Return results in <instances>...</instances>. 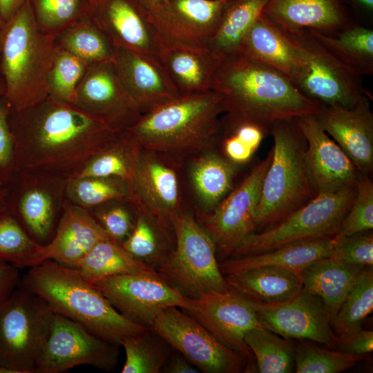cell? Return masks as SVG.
Instances as JSON below:
<instances>
[{"mask_svg":"<svg viewBox=\"0 0 373 373\" xmlns=\"http://www.w3.org/2000/svg\"><path fill=\"white\" fill-rule=\"evenodd\" d=\"M271 149L242 182L204 217V229L213 239L216 253L224 258L249 234L255 232V218L264 177L270 165Z\"/></svg>","mask_w":373,"mask_h":373,"instance_id":"cell-15","label":"cell"},{"mask_svg":"<svg viewBox=\"0 0 373 373\" xmlns=\"http://www.w3.org/2000/svg\"><path fill=\"white\" fill-rule=\"evenodd\" d=\"M227 2L166 0L148 11L162 44L207 46Z\"/></svg>","mask_w":373,"mask_h":373,"instance_id":"cell-20","label":"cell"},{"mask_svg":"<svg viewBox=\"0 0 373 373\" xmlns=\"http://www.w3.org/2000/svg\"><path fill=\"white\" fill-rule=\"evenodd\" d=\"M54 312L39 296L18 287L0 301V367L36 373Z\"/></svg>","mask_w":373,"mask_h":373,"instance_id":"cell-8","label":"cell"},{"mask_svg":"<svg viewBox=\"0 0 373 373\" xmlns=\"http://www.w3.org/2000/svg\"><path fill=\"white\" fill-rule=\"evenodd\" d=\"M10 107L0 96V186L3 187L15 171V144L8 117Z\"/></svg>","mask_w":373,"mask_h":373,"instance_id":"cell-51","label":"cell"},{"mask_svg":"<svg viewBox=\"0 0 373 373\" xmlns=\"http://www.w3.org/2000/svg\"><path fill=\"white\" fill-rule=\"evenodd\" d=\"M37 26L55 36L76 22L91 16L93 0H28Z\"/></svg>","mask_w":373,"mask_h":373,"instance_id":"cell-43","label":"cell"},{"mask_svg":"<svg viewBox=\"0 0 373 373\" xmlns=\"http://www.w3.org/2000/svg\"><path fill=\"white\" fill-rule=\"evenodd\" d=\"M89 66L72 54L56 48L48 79V97L74 105L77 89Z\"/></svg>","mask_w":373,"mask_h":373,"instance_id":"cell-45","label":"cell"},{"mask_svg":"<svg viewBox=\"0 0 373 373\" xmlns=\"http://www.w3.org/2000/svg\"><path fill=\"white\" fill-rule=\"evenodd\" d=\"M372 96H363L355 105H324L316 115L321 126L344 151L358 172L373 171V113Z\"/></svg>","mask_w":373,"mask_h":373,"instance_id":"cell-23","label":"cell"},{"mask_svg":"<svg viewBox=\"0 0 373 373\" xmlns=\"http://www.w3.org/2000/svg\"><path fill=\"white\" fill-rule=\"evenodd\" d=\"M0 261L19 269L45 261L43 245L30 237L8 209L0 213Z\"/></svg>","mask_w":373,"mask_h":373,"instance_id":"cell-41","label":"cell"},{"mask_svg":"<svg viewBox=\"0 0 373 373\" xmlns=\"http://www.w3.org/2000/svg\"><path fill=\"white\" fill-rule=\"evenodd\" d=\"M73 268L90 283L127 274H160L155 268L135 259L119 242L111 238L96 244Z\"/></svg>","mask_w":373,"mask_h":373,"instance_id":"cell-35","label":"cell"},{"mask_svg":"<svg viewBox=\"0 0 373 373\" xmlns=\"http://www.w3.org/2000/svg\"><path fill=\"white\" fill-rule=\"evenodd\" d=\"M121 345L126 354L122 373L161 372L173 350L150 327L125 337Z\"/></svg>","mask_w":373,"mask_h":373,"instance_id":"cell-39","label":"cell"},{"mask_svg":"<svg viewBox=\"0 0 373 373\" xmlns=\"http://www.w3.org/2000/svg\"><path fill=\"white\" fill-rule=\"evenodd\" d=\"M19 286L39 296L55 313L117 345L125 337L149 328L124 317L76 269L52 260L29 268Z\"/></svg>","mask_w":373,"mask_h":373,"instance_id":"cell-3","label":"cell"},{"mask_svg":"<svg viewBox=\"0 0 373 373\" xmlns=\"http://www.w3.org/2000/svg\"><path fill=\"white\" fill-rule=\"evenodd\" d=\"M171 226L175 247L156 268L158 273L189 298L228 290L214 242L202 225L180 209L171 219Z\"/></svg>","mask_w":373,"mask_h":373,"instance_id":"cell-7","label":"cell"},{"mask_svg":"<svg viewBox=\"0 0 373 373\" xmlns=\"http://www.w3.org/2000/svg\"><path fill=\"white\" fill-rule=\"evenodd\" d=\"M158 60L180 95L211 90L219 60L207 46L162 44Z\"/></svg>","mask_w":373,"mask_h":373,"instance_id":"cell-28","label":"cell"},{"mask_svg":"<svg viewBox=\"0 0 373 373\" xmlns=\"http://www.w3.org/2000/svg\"><path fill=\"white\" fill-rule=\"evenodd\" d=\"M143 148L128 131L117 133L102 149L68 177L116 178L128 182Z\"/></svg>","mask_w":373,"mask_h":373,"instance_id":"cell-33","label":"cell"},{"mask_svg":"<svg viewBox=\"0 0 373 373\" xmlns=\"http://www.w3.org/2000/svg\"><path fill=\"white\" fill-rule=\"evenodd\" d=\"M26 0H0V15L4 22L8 21Z\"/></svg>","mask_w":373,"mask_h":373,"instance_id":"cell-55","label":"cell"},{"mask_svg":"<svg viewBox=\"0 0 373 373\" xmlns=\"http://www.w3.org/2000/svg\"><path fill=\"white\" fill-rule=\"evenodd\" d=\"M299 46L303 68L296 84L307 97L323 105L350 108L372 96L357 75L336 59L308 29H286Z\"/></svg>","mask_w":373,"mask_h":373,"instance_id":"cell-11","label":"cell"},{"mask_svg":"<svg viewBox=\"0 0 373 373\" xmlns=\"http://www.w3.org/2000/svg\"><path fill=\"white\" fill-rule=\"evenodd\" d=\"M363 268L330 256L318 259L300 272L303 289L322 300L332 322Z\"/></svg>","mask_w":373,"mask_h":373,"instance_id":"cell-31","label":"cell"},{"mask_svg":"<svg viewBox=\"0 0 373 373\" xmlns=\"http://www.w3.org/2000/svg\"><path fill=\"white\" fill-rule=\"evenodd\" d=\"M180 309L169 307L163 309L150 328L202 372L240 373L249 370L247 360Z\"/></svg>","mask_w":373,"mask_h":373,"instance_id":"cell-12","label":"cell"},{"mask_svg":"<svg viewBox=\"0 0 373 373\" xmlns=\"http://www.w3.org/2000/svg\"><path fill=\"white\" fill-rule=\"evenodd\" d=\"M172 236L152 219L135 211L133 227L120 244L135 259L156 269L172 251L168 247Z\"/></svg>","mask_w":373,"mask_h":373,"instance_id":"cell-40","label":"cell"},{"mask_svg":"<svg viewBox=\"0 0 373 373\" xmlns=\"http://www.w3.org/2000/svg\"><path fill=\"white\" fill-rule=\"evenodd\" d=\"M365 358L357 355L322 348L314 343L295 344V372L338 373L347 370Z\"/></svg>","mask_w":373,"mask_h":373,"instance_id":"cell-46","label":"cell"},{"mask_svg":"<svg viewBox=\"0 0 373 373\" xmlns=\"http://www.w3.org/2000/svg\"><path fill=\"white\" fill-rule=\"evenodd\" d=\"M55 37L37 26L28 0L4 23L0 36V75L3 97L20 111L48 97V79L53 61Z\"/></svg>","mask_w":373,"mask_h":373,"instance_id":"cell-5","label":"cell"},{"mask_svg":"<svg viewBox=\"0 0 373 373\" xmlns=\"http://www.w3.org/2000/svg\"><path fill=\"white\" fill-rule=\"evenodd\" d=\"M147 11L166 0H136Z\"/></svg>","mask_w":373,"mask_h":373,"instance_id":"cell-56","label":"cell"},{"mask_svg":"<svg viewBox=\"0 0 373 373\" xmlns=\"http://www.w3.org/2000/svg\"><path fill=\"white\" fill-rule=\"evenodd\" d=\"M339 351L352 354L365 355L373 350V332L362 327L337 336Z\"/></svg>","mask_w":373,"mask_h":373,"instance_id":"cell-52","label":"cell"},{"mask_svg":"<svg viewBox=\"0 0 373 373\" xmlns=\"http://www.w3.org/2000/svg\"><path fill=\"white\" fill-rule=\"evenodd\" d=\"M191 307L182 309L205 327L220 343L249 362L254 356L245 342L251 329L262 327L251 299L229 288L190 298Z\"/></svg>","mask_w":373,"mask_h":373,"instance_id":"cell-16","label":"cell"},{"mask_svg":"<svg viewBox=\"0 0 373 373\" xmlns=\"http://www.w3.org/2000/svg\"><path fill=\"white\" fill-rule=\"evenodd\" d=\"M330 257L351 265L372 267L373 234L372 230L343 236L338 233Z\"/></svg>","mask_w":373,"mask_h":373,"instance_id":"cell-49","label":"cell"},{"mask_svg":"<svg viewBox=\"0 0 373 373\" xmlns=\"http://www.w3.org/2000/svg\"><path fill=\"white\" fill-rule=\"evenodd\" d=\"M252 302L262 327L286 338L308 340L330 349L337 347V336L332 330L331 319L318 296L303 289L283 303Z\"/></svg>","mask_w":373,"mask_h":373,"instance_id":"cell-18","label":"cell"},{"mask_svg":"<svg viewBox=\"0 0 373 373\" xmlns=\"http://www.w3.org/2000/svg\"><path fill=\"white\" fill-rule=\"evenodd\" d=\"M128 182V202L135 211L148 216L164 231L173 235L171 219L180 209L178 180L174 169L143 149Z\"/></svg>","mask_w":373,"mask_h":373,"instance_id":"cell-19","label":"cell"},{"mask_svg":"<svg viewBox=\"0 0 373 373\" xmlns=\"http://www.w3.org/2000/svg\"><path fill=\"white\" fill-rule=\"evenodd\" d=\"M4 21H3L1 17V15H0V36H1V32H2V29H3V25H4Z\"/></svg>","mask_w":373,"mask_h":373,"instance_id":"cell-60","label":"cell"},{"mask_svg":"<svg viewBox=\"0 0 373 373\" xmlns=\"http://www.w3.org/2000/svg\"><path fill=\"white\" fill-rule=\"evenodd\" d=\"M211 90L221 97L222 124L251 123L268 133L278 121L317 115L324 106L280 71L240 55L220 62Z\"/></svg>","mask_w":373,"mask_h":373,"instance_id":"cell-2","label":"cell"},{"mask_svg":"<svg viewBox=\"0 0 373 373\" xmlns=\"http://www.w3.org/2000/svg\"><path fill=\"white\" fill-rule=\"evenodd\" d=\"M220 131L225 135L222 143L224 155L238 165L251 160L268 134L265 129L251 123L227 125L220 122Z\"/></svg>","mask_w":373,"mask_h":373,"instance_id":"cell-47","label":"cell"},{"mask_svg":"<svg viewBox=\"0 0 373 373\" xmlns=\"http://www.w3.org/2000/svg\"><path fill=\"white\" fill-rule=\"evenodd\" d=\"M238 55L280 71L295 86L303 68L300 48L288 30L263 15L243 37Z\"/></svg>","mask_w":373,"mask_h":373,"instance_id":"cell-25","label":"cell"},{"mask_svg":"<svg viewBox=\"0 0 373 373\" xmlns=\"http://www.w3.org/2000/svg\"><path fill=\"white\" fill-rule=\"evenodd\" d=\"M186 357L173 350L164 364L161 372L165 373H197L199 371Z\"/></svg>","mask_w":373,"mask_h":373,"instance_id":"cell-54","label":"cell"},{"mask_svg":"<svg viewBox=\"0 0 373 373\" xmlns=\"http://www.w3.org/2000/svg\"><path fill=\"white\" fill-rule=\"evenodd\" d=\"M118 347L55 313L36 373H61L82 365L111 371L118 363Z\"/></svg>","mask_w":373,"mask_h":373,"instance_id":"cell-14","label":"cell"},{"mask_svg":"<svg viewBox=\"0 0 373 373\" xmlns=\"http://www.w3.org/2000/svg\"><path fill=\"white\" fill-rule=\"evenodd\" d=\"M285 29L336 35L354 23L341 0H269L262 14Z\"/></svg>","mask_w":373,"mask_h":373,"instance_id":"cell-27","label":"cell"},{"mask_svg":"<svg viewBox=\"0 0 373 373\" xmlns=\"http://www.w3.org/2000/svg\"><path fill=\"white\" fill-rule=\"evenodd\" d=\"M356 195V187L319 193L275 226L247 236L232 258L259 254L285 245L329 238L339 231Z\"/></svg>","mask_w":373,"mask_h":373,"instance_id":"cell-9","label":"cell"},{"mask_svg":"<svg viewBox=\"0 0 373 373\" xmlns=\"http://www.w3.org/2000/svg\"><path fill=\"white\" fill-rule=\"evenodd\" d=\"M223 112L212 90L181 95L143 113L127 131L151 152L198 154L211 150L220 135Z\"/></svg>","mask_w":373,"mask_h":373,"instance_id":"cell-4","label":"cell"},{"mask_svg":"<svg viewBox=\"0 0 373 373\" xmlns=\"http://www.w3.org/2000/svg\"><path fill=\"white\" fill-rule=\"evenodd\" d=\"M269 0H232L227 2L218 27L207 44L222 61L238 55L241 41L261 16Z\"/></svg>","mask_w":373,"mask_h":373,"instance_id":"cell-32","label":"cell"},{"mask_svg":"<svg viewBox=\"0 0 373 373\" xmlns=\"http://www.w3.org/2000/svg\"><path fill=\"white\" fill-rule=\"evenodd\" d=\"M270 165L264 177L255 218V232L269 229L314 199L317 193L305 160L306 140L297 118L276 122Z\"/></svg>","mask_w":373,"mask_h":373,"instance_id":"cell-6","label":"cell"},{"mask_svg":"<svg viewBox=\"0 0 373 373\" xmlns=\"http://www.w3.org/2000/svg\"><path fill=\"white\" fill-rule=\"evenodd\" d=\"M66 178L15 171L2 187L6 206L37 243L52 239L63 211Z\"/></svg>","mask_w":373,"mask_h":373,"instance_id":"cell-10","label":"cell"},{"mask_svg":"<svg viewBox=\"0 0 373 373\" xmlns=\"http://www.w3.org/2000/svg\"><path fill=\"white\" fill-rule=\"evenodd\" d=\"M373 309V270L364 267L347 293L332 324L339 333L350 332L361 327Z\"/></svg>","mask_w":373,"mask_h":373,"instance_id":"cell-44","label":"cell"},{"mask_svg":"<svg viewBox=\"0 0 373 373\" xmlns=\"http://www.w3.org/2000/svg\"><path fill=\"white\" fill-rule=\"evenodd\" d=\"M245 342L251 350L257 370L261 373H289L295 371V344L290 338L262 327L249 331Z\"/></svg>","mask_w":373,"mask_h":373,"instance_id":"cell-38","label":"cell"},{"mask_svg":"<svg viewBox=\"0 0 373 373\" xmlns=\"http://www.w3.org/2000/svg\"><path fill=\"white\" fill-rule=\"evenodd\" d=\"M309 31L353 73L360 77L373 75L372 29L352 23L336 35H326L314 30Z\"/></svg>","mask_w":373,"mask_h":373,"instance_id":"cell-36","label":"cell"},{"mask_svg":"<svg viewBox=\"0 0 373 373\" xmlns=\"http://www.w3.org/2000/svg\"><path fill=\"white\" fill-rule=\"evenodd\" d=\"M21 278L19 268L0 261V301L18 287Z\"/></svg>","mask_w":373,"mask_h":373,"instance_id":"cell-53","label":"cell"},{"mask_svg":"<svg viewBox=\"0 0 373 373\" xmlns=\"http://www.w3.org/2000/svg\"><path fill=\"white\" fill-rule=\"evenodd\" d=\"M224 276L230 288L262 303L287 301L303 289L300 273L277 267H259Z\"/></svg>","mask_w":373,"mask_h":373,"instance_id":"cell-30","label":"cell"},{"mask_svg":"<svg viewBox=\"0 0 373 373\" xmlns=\"http://www.w3.org/2000/svg\"><path fill=\"white\" fill-rule=\"evenodd\" d=\"M372 228L373 182L370 175L358 173L355 198L341 222L338 233L350 236Z\"/></svg>","mask_w":373,"mask_h":373,"instance_id":"cell-48","label":"cell"},{"mask_svg":"<svg viewBox=\"0 0 373 373\" xmlns=\"http://www.w3.org/2000/svg\"><path fill=\"white\" fill-rule=\"evenodd\" d=\"M91 214L108 237L119 243L131 233L135 222L130 211L123 204H102Z\"/></svg>","mask_w":373,"mask_h":373,"instance_id":"cell-50","label":"cell"},{"mask_svg":"<svg viewBox=\"0 0 373 373\" xmlns=\"http://www.w3.org/2000/svg\"><path fill=\"white\" fill-rule=\"evenodd\" d=\"M106 238H110L90 211L65 198L55 232L50 241L43 245L45 260L73 267L96 244Z\"/></svg>","mask_w":373,"mask_h":373,"instance_id":"cell-26","label":"cell"},{"mask_svg":"<svg viewBox=\"0 0 373 373\" xmlns=\"http://www.w3.org/2000/svg\"><path fill=\"white\" fill-rule=\"evenodd\" d=\"M336 240L332 237L289 243L259 254L231 258L219 263L223 276L263 266L300 273L313 262L329 256Z\"/></svg>","mask_w":373,"mask_h":373,"instance_id":"cell-29","label":"cell"},{"mask_svg":"<svg viewBox=\"0 0 373 373\" xmlns=\"http://www.w3.org/2000/svg\"><path fill=\"white\" fill-rule=\"evenodd\" d=\"M238 169V164L211 150L200 153L193 160L190 170L192 184L209 212L229 193Z\"/></svg>","mask_w":373,"mask_h":373,"instance_id":"cell-34","label":"cell"},{"mask_svg":"<svg viewBox=\"0 0 373 373\" xmlns=\"http://www.w3.org/2000/svg\"><path fill=\"white\" fill-rule=\"evenodd\" d=\"M358 5L368 12L373 10V0H354Z\"/></svg>","mask_w":373,"mask_h":373,"instance_id":"cell-57","label":"cell"},{"mask_svg":"<svg viewBox=\"0 0 373 373\" xmlns=\"http://www.w3.org/2000/svg\"><path fill=\"white\" fill-rule=\"evenodd\" d=\"M74 105L115 133L127 131L142 115L117 76L113 61L88 67Z\"/></svg>","mask_w":373,"mask_h":373,"instance_id":"cell-17","label":"cell"},{"mask_svg":"<svg viewBox=\"0 0 373 373\" xmlns=\"http://www.w3.org/2000/svg\"><path fill=\"white\" fill-rule=\"evenodd\" d=\"M225 1H226L227 2H229V1H232V0H225Z\"/></svg>","mask_w":373,"mask_h":373,"instance_id":"cell-61","label":"cell"},{"mask_svg":"<svg viewBox=\"0 0 373 373\" xmlns=\"http://www.w3.org/2000/svg\"><path fill=\"white\" fill-rule=\"evenodd\" d=\"M5 90H6L5 84H4V82L3 80V78L0 75V96L1 97L4 96Z\"/></svg>","mask_w":373,"mask_h":373,"instance_id":"cell-59","label":"cell"},{"mask_svg":"<svg viewBox=\"0 0 373 373\" xmlns=\"http://www.w3.org/2000/svg\"><path fill=\"white\" fill-rule=\"evenodd\" d=\"M15 171L68 178L117 135L77 106L48 97L30 107L10 108Z\"/></svg>","mask_w":373,"mask_h":373,"instance_id":"cell-1","label":"cell"},{"mask_svg":"<svg viewBox=\"0 0 373 373\" xmlns=\"http://www.w3.org/2000/svg\"><path fill=\"white\" fill-rule=\"evenodd\" d=\"M7 209L4 200V194L2 187L0 186V213Z\"/></svg>","mask_w":373,"mask_h":373,"instance_id":"cell-58","label":"cell"},{"mask_svg":"<svg viewBox=\"0 0 373 373\" xmlns=\"http://www.w3.org/2000/svg\"><path fill=\"white\" fill-rule=\"evenodd\" d=\"M55 48L66 51L89 66L113 60L116 48L91 16L55 36Z\"/></svg>","mask_w":373,"mask_h":373,"instance_id":"cell-37","label":"cell"},{"mask_svg":"<svg viewBox=\"0 0 373 373\" xmlns=\"http://www.w3.org/2000/svg\"><path fill=\"white\" fill-rule=\"evenodd\" d=\"M297 123L306 140L305 160L317 194L356 187L357 169L316 115L300 117Z\"/></svg>","mask_w":373,"mask_h":373,"instance_id":"cell-22","label":"cell"},{"mask_svg":"<svg viewBox=\"0 0 373 373\" xmlns=\"http://www.w3.org/2000/svg\"><path fill=\"white\" fill-rule=\"evenodd\" d=\"M113 63L124 87L142 114L180 96L154 57L116 48Z\"/></svg>","mask_w":373,"mask_h":373,"instance_id":"cell-24","label":"cell"},{"mask_svg":"<svg viewBox=\"0 0 373 373\" xmlns=\"http://www.w3.org/2000/svg\"><path fill=\"white\" fill-rule=\"evenodd\" d=\"M91 17L115 48L158 59L162 43L148 11L136 0H93Z\"/></svg>","mask_w":373,"mask_h":373,"instance_id":"cell-21","label":"cell"},{"mask_svg":"<svg viewBox=\"0 0 373 373\" xmlns=\"http://www.w3.org/2000/svg\"><path fill=\"white\" fill-rule=\"evenodd\" d=\"M90 283L124 317L146 327H150L154 318L169 307L182 309L191 307L190 298L183 296L160 274H122Z\"/></svg>","mask_w":373,"mask_h":373,"instance_id":"cell-13","label":"cell"},{"mask_svg":"<svg viewBox=\"0 0 373 373\" xmlns=\"http://www.w3.org/2000/svg\"><path fill=\"white\" fill-rule=\"evenodd\" d=\"M65 197L70 203L90 210L113 202H128L130 191L127 181L116 178L68 177Z\"/></svg>","mask_w":373,"mask_h":373,"instance_id":"cell-42","label":"cell"}]
</instances>
